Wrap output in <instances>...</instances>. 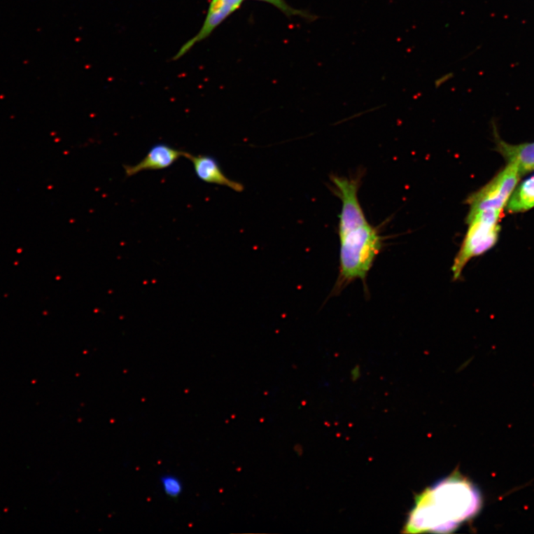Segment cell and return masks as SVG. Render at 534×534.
Segmentation results:
<instances>
[{
	"mask_svg": "<svg viewBox=\"0 0 534 534\" xmlns=\"http://www.w3.org/2000/svg\"><path fill=\"white\" fill-rule=\"evenodd\" d=\"M454 77V73H449L448 74H446V76L441 78L440 80L437 81V85H440V83H442V82L449 80V79L452 78Z\"/></svg>",
	"mask_w": 534,
	"mask_h": 534,
	"instance_id": "12",
	"label": "cell"
},
{
	"mask_svg": "<svg viewBox=\"0 0 534 534\" xmlns=\"http://www.w3.org/2000/svg\"><path fill=\"white\" fill-rule=\"evenodd\" d=\"M498 150L521 175L534 170V143L512 145L499 140Z\"/></svg>",
	"mask_w": 534,
	"mask_h": 534,
	"instance_id": "8",
	"label": "cell"
},
{
	"mask_svg": "<svg viewBox=\"0 0 534 534\" xmlns=\"http://www.w3.org/2000/svg\"><path fill=\"white\" fill-rule=\"evenodd\" d=\"M185 157L191 161L197 177L202 181L226 186L238 192L244 190L241 183L230 180L223 174L214 157L207 155L194 156L188 153H185Z\"/></svg>",
	"mask_w": 534,
	"mask_h": 534,
	"instance_id": "7",
	"label": "cell"
},
{
	"mask_svg": "<svg viewBox=\"0 0 534 534\" xmlns=\"http://www.w3.org/2000/svg\"><path fill=\"white\" fill-rule=\"evenodd\" d=\"M161 486L169 498L176 499L179 498L183 492V484L176 476L167 475L160 479Z\"/></svg>",
	"mask_w": 534,
	"mask_h": 534,
	"instance_id": "11",
	"label": "cell"
},
{
	"mask_svg": "<svg viewBox=\"0 0 534 534\" xmlns=\"http://www.w3.org/2000/svg\"><path fill=\"white\" fill-rule=\"evenodd\" d=\"M185 152L177 150L165 143H157L150 148V151L134 165L124 166L127 177H132L144 171L163 170L185 157Z\"/></svg>",
	"mask_w": 534,
	"mask_h": 534,
	"instance_id": "6",
	"label": "cell"
},
{
	"mask_svg": "<svg viewBox=\"0 0 534 534\" xmlns=\"http://www.w3.org/2000/svg\"><path fill=\"white\" fill-rule=\"evenodd\" d=\"M334 192L342 202L339 216V276L333 292L339 293L356 279L364 280L381 248L378 232L372 227L360 205L358 181L332 176Z\"/></svg>",
	"mask_w": 534,
	"mask_h": 534,
	"instance_id": "1",
	"label": "cell"
},
{
	"mask_svg": "<svg viewBox=\"0 0 534 534\" xmlns=\"http://www.w3.org/2000/svg\"><path fill=\"white\" fill-rule=\"evenodd\" d=\"M502 214L503 210L492 209L469 211L468 230L452 266L454 280L461 276L472 258L486 253L498 241Z\"/></svg>",
	"mask_w": 534,
	"mask_h": 534,
	"instance_id": "3",
	"label": "cell"
},
{
	"mask_svg": "<svg viewBox=\"0 0 534 534\" xmlns=\"http://www.w3.org/2000/svg\"><path fill=\"white\" fill-rule=\"evenodd\" d=\"M256 1L267 3L275 6L288 17L299 16L308 21H314L316 19L315 16L309 14L307 11L293 8L286 2V0H256Z\"/></svg>",
	"mask_w": 534,
	"mask_h": 534,
	"instance_id": "10",
	"label": "cell"
},
{
	"mask_svg": "<svg viewBox=\"0 0 534 534\" xmlns=\"http://www.w3.org/2000/svg\"><path fill=\"white\" fill-rule=\"evenodd\" d=\"M521 176L515 166L508 164L487 185L468 197L469 211L503 210L510 199Z\"/></svg>",
	"mask_w": 534,
	"mask_h": 534,
	"instance_id": "4",
	"label": "cell"
},
{
	"mask_svg": "<svg viewBox=\"0 0 534 534\" xmlns=\"http://www.w3.org/2000/svg\"><path fill=\"white\" fill-rule=\"evenodd\" d=\"M245 0H212L202 28L192 39L186 43L174 59L188 53L194 45L209 37L223 22L239 10Z\"/></svg>",
	"mask_w": 534,
	"mask_h": 534,
	"instance_id": "5",
	"label": "cell"
},
{
	"mask_svg": "<svg viewBox=\"0 0 534 534\" xmlns=\"http://www.w3.org/2000/svg\"><path fill=\"white\" fill-rule=\"evenodd\" d=\"M481 507V495L475 484L455 473L417 496L405 532L451 533L476 516Z\"/></svg>",
	"mask_w": 534,
	"mask_h": 534,
	"instance_id": "2",
	"label": "cell"
},
{
	"mask_svg": "<svg viewBox=\"0 0 534 534\" xmlns=\"http://www.w3.org/2000/svg\"><path fill=\"white\" fill-rule=\"evenodd\" d=\"M510 213L526 212L534 207V176L519 185L507 204Z\"/></svg>",
	"mask_w": 534,
	"mask_h": 534,
	"instance_id": "9",
	"label": "cell"
}]
</instances>
